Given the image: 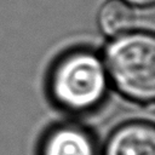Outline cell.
I'll return each instance as SVG.
<instances>
[{
  "instance_id": "obj_4",
  "label": "cell",
  "mask_w": 155,
  "mask_h": 155,
  "mask_svg": "<svg viewBox=\"0 0 155 155\" xmlns=\"http://www.w3.org/2000/svg\"><path fill=\"white\" fill-rule=\"evenodd\" d=\"M104 155H155V128L145 121L119 126L108 137Z\"/></svg>"
},
{
  "instance_id": "obj_3",
  "label": "cell",
  "mask_w": 155,
  "mask_h": 155,
  "mask_svg": "<svg viewBox=\"0 0 155 155\" xmlns=\"http://www.w3.org/2000/svg\"><path fill=\"white\" fill-rule=\"evenodd\" d=\"M93 134L78 124H59L42 137L39 155H97Z\"/></svg>"
},
{
  "instance_id": "obj_2",
  "label": "cell",
  "mask_w": 155,
  "mask_h": 155,
  "mask_svg": "<svg viewBox=\"0 0 155 155\" xmlns=\"http://www.w3.org/2000/svg\"><path fill=\"white\" fill-rule=\"evenodd\" d=\"M103 62L109 81L132 102L148 104L155 97V39L151 33L132 30L113 38Z\"/></svg>"
},
{
  "instance_id": "obj_6",
  "label": "cell",
  "mask_w": 155,
  "mask_h": 155,
  "mask_svg": "<svg viewBox=\"0 0 155 155\" xmlns=\"http://www.w3.org/2000/svg\"><path fill=\"white\" fill-rule=\"evenodd\" d=\"M125 1L134 7H147V6H151L155 0H125Z\"/></svg>"
},
{
  "instance_id": "obj_1",
  "label": "cell",
  "mask_w": 155,
  "mask_h": 155,
  "mask_svg": "<svg viewBox=\"0 0 155 155\" xmlns=\"http://www.w3.org/2000/svg\"><path fill=\"white\" fill-rule=\"evenodd\" d=\"M109 78L103 57L90 48H74L62 54L48 74V94L61 109L84 114L104 101Z\"/></svg>"
},
{
  "instance_id": "obj_5",
  "label": "cell",
  "mask_w": 155,
  "mask_h": 155,
  "mask_svg": "<svg viewBox=\"0 0 155 155\" xmlns=\"http://www.w3.org/2000/svg\"><path fill=\"white\" fill-rule=\"evenodd\" d=\"M97 19L104 35L116 38L136 29L137 13L125 0H108L101 6Z\"/></svg>"
}]
</instances>
